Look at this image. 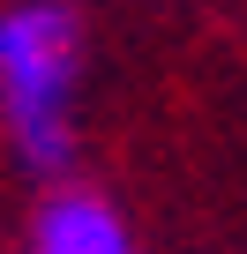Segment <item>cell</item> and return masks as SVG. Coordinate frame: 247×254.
<instances>
[{
	"label": "cell",
	"instance_id": "6da1fadb",
	"mask_svg": "<svg viewBox=\"0 0 247 254\" xmlns=\"http://www.w3.org/2000/svg\"><path fill=\"white\" fill-rule=\"evenodd\" d=\"M75 82H82V15L68 0L0 8V120L30 172L60 180L75 157Z\"/></svg>",
	"mask_w": 247,
	"mask_h": 254
},
{
	"label": "cell",
	"instance_id": "7a4b0ae2",
	"mask_svg": "<svg viewBox=\"0 0 247 254\" xmlns=\"http://www.w3.org/2000/svg\"><path fill=\"white\" fill-rule=\"evenodd\" d=\"M23 254H143V247H135V232H128V217H120L112 194H97V187H53L38 202V217H30Z\"/></svg>",
	"mask_w": 247,
	"mask_h": 254
}]
</instances>
